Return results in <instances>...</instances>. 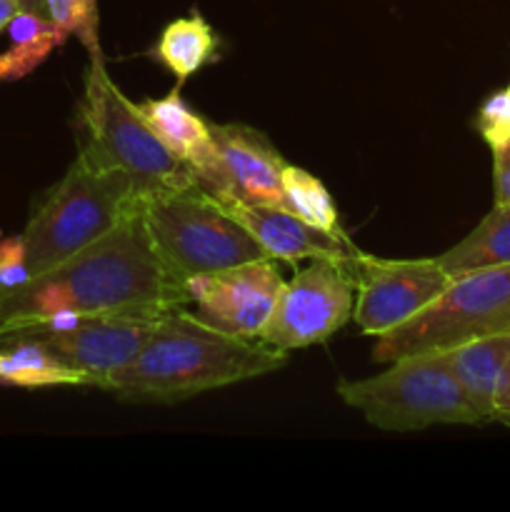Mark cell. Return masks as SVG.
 Masks as SVG:
<instances>
[{"label":"cell","instance_id":"cell-1","mask_svg":"<svg viewBox=\"0 0 510 512\" xmlns=\"http://www.w3.org/2000/svg\"><path fill=\"white\" fill-rule=\"evenodd\" d=\"M188 308L185 283L160 260L143 208L65 263L0 290V330L58 310L83 315H163Z\"/></svg>","mask_w":510,"mask_h":512},{"label":"cell","instance_id":"cell-2","mask_svg":"<svg viewBox=\"0 0 510 512\" xmlns=\"http://www.w3.org/2000/svg\"><path fill=\"white\" fill-rule=\"evenodd\" d=\"M288 353L263 340L238 338L200 323L185 308L165 310L143 350L110 378L105 393L125 403H183L210 390L263 378Z\"/></svg>","mask_w":510,"mask_h":512},{"label":"cell","instance_id":"cell-3","mask_svg":"<svg viewBox=\"0 0 510 512\" xmlns=\"http://www.w3.org/2000/svg\"><path fill=\"white\" fill-rule=\"evenodd\" d=\"M140 208L128 175L80 148L20 233L30 278L98 243Z\"/></svg>","mask_w":510,"mask_h":512},{"label":"cell","instance_id":"cell-4","mask_svg":"<svg viewBox=\"0 0 510 512\" xmlns=\"http://www.w3.org/2000/svg\"><path fill=\"white\" fill-rule=\"evenodd\" d=\"M80 128L85 133L80 148L123 170L140 203L195 185L190 165L155 135L140 105L130 103L123 90L108 78L100 53L90 55L80 100Z\"/></svg>","mask_w":510,"mask_h":512},{"label":"cell","instance_id":"cell-5","mask_svg":"<svg viewBox=\"0 0 510 512\" xmlns=\"http://www.w3.org/2000/svg\"><path fill=\"white\" fill-rule=\"evenodd\" d=\"M335 393L385 433H418L433 425H483L470 408L445 350H423L390 363L385 373L340 380Z\"/></svg>","mask_w":510,"mask_h":512},{"label":"cell","instance_id":"cell-6","mask_svg":"<svg viewBox=\"0 0 510 512\" xmlns=\"http://www.w3.org/2000/svg\"><path fill=\"white\" fill-rule=\"evenodd\" d=\"M143 218L160 260L183 283L268 258L223 203L198 185L148 200Z\"/></svg>","mask_w":510,"mask_h":512},{"label":"cell","instance_id":"cell-7","mask_svg":"<svg viewBox=\"0 0 510 512\" xmlns=\"http://www.w3.org/2000/svg\"><path fill=\"white\" fill-rule=\"evenodd\" d=\"M510 333V265L455 275L420 315L378 338L375 363L423 350H448L488 335Z\"/></svg>","mask_w":510,"mask_h":512},{"label":"cell","instance_id":"cell-8","mask_svg":"<svg viewBox=\"0 0 510 512\" xmlns=\"http://www.w3.org/2000/svg\"><path fill=\"white\" fill-rule=\"evenodd\" d=\"M353 263L318 258L300 270L280 290L260 340L290 353L333 338L353 318L358 293Z\"/></svg>","mask_w":510,"mask_h":512},{"label":"cell","instance_id":"cell-9","mask_svg":"<svg viewBox=\"0 0 510 512\" xmlns=\"http://www.w3.org/2000/svg\"><path fill=\"white\" fill-rule=\"evenodd\" d=\"M353 270L358 283L353 320L363 335L373 338H383L423 313L453 280L438 258L388 260L373 258L363 250Z\"/></svg>","mask_w":510,"mask_h":512},{"label":"cell","instance_id":"cell-10","mask_svg":"<svg viewBox=\"0 0 510 512\" xmlns=\"http://www.w3.org/2000/svg\"><path fill=\"white\" fill-rule=\"evenodd\" d=\"M285 280L275 260L263 258L213 275L185 280L190 315L220 333L258 340Z\"/></svg>","mask_w":510,"mask_h":512},{"label":"cell","instance_id":"cell-11","mask_svg":"<svg viewBox=\"0 0 510 512\" xmlns=\"http://www.w3.org/2000/svg\"><path fill=\"white\" fill-rule=\"evenodd\" d=\"M160 315H93L78 328L40 335L65 365L78 370L88 388L105 390L110 378L143 350Z\"/></svg>","mask_w":510,"mask_h":512},{"label":"cell","instance_id":"cell-12","mask_svg":"<svg viewBox=\"0 0 510 512\" xmlns=\"http://www.w3.org/2000/svg\"><path fill=\"white\" fill-rule=\"evenodd\" d=\"M210 135L223 165L228 200L225 203L273 205L283 208L285 160L263 133L243 123H210Z\"/></svg>","mask_w":510,"mask_h":512},{"label":"cell","instance_id":"cell-13","mask_svg":"<svg viewBox=\"0 0 510 512\" xmlns=\"http://www.w3.org/2000/svg\"><path fill=\"white\" fill-rule=\"evenodd\" d=\"M223 208L248 230L255 243L263 248L270 260L298 263V260H345L353 263L360 250L355 248L345 233H325L313 228L305 220L295 218L285 208L273 205H248V203H223Z\"/></svg>","mask_w":510,"mask_h":512},{"label":"cell","instance_id":"cell-14","mask_svg":"<svg viewBox=\"0 0 510 512\" xmlns=\"http://www.w3.org/2000/svg\"><path fill=\"white\" fill-rule=\"evenodd\" d=\"M445 353H448L450 368H453L455 378H458L460 388H463L465 398H468L470 408L475 410L480 423L485 425L498 420L495 398H498V383L505 360L510 355V333L468 340V343L448 348Z\"/></svg>","mask_w":510,"mask_h":512},{"label":"cell","instance_id":"cell-15","mask_svg":"<svg viewBox=\"0 0 510 512\" xmlns=\"http://www.w3.org/2000/svg\"><path fill=\"white\" fill-rule=\"evenodd\" d=\"M10 45L0 53V83H15L48 60L55 48L68 40V33L45 15L20 10L8 25Z\"/></svg>","mask_w":510,"mask_h":512},{"label":"cell","instance_id":"cell-16","mask_svg":"<svg viewBox=\"0 0 510 512\" xmlns=\"http://www.w3.org/2000/svg\"><path fill=\"white\" fill-rule=\"evenodd\" d=\"M0 385L15 388H53L88 385V380L65 365L43 340L20 338L0 345Z\"/></svg>","mask_w":510,"mask_h":512},{"label":"cell","instance_id":"cell-17","mask_svg":"<svg viewBox=\"0 0 510 512\" xmlns=\"http://www.w3.org/2000/svg\"><path fill=\"white\" fill-rule=\"evenodd\" d=\"M438 263L450 278L510 265V208L495 205L458 245L438 255Z\"/></svg>","mask_w":510,"mask_h":512},{"label":"cell","instance_id":"cell-18","mask_svg":"<svg viewBox=\"0 0 510 512\" xmlns=\"http://www.w3.org/2000/svg\"><path fill=\"white\" fill-rule=\"evenodd\" d=\"M215 50H218V35L203 15L193 13L165 25L158 48H155V58L175 78L185 80L208 65L215 58Z\"/></svg>","mask_w":510,"mask_h":512},{"label":"cell","instance_id":"cell-19","mask_svg":"<svg viewBox=\"0 0 510 512\" xmlns=\"http://www.w3.org/2000/svg\"><path fill=\"white\" fill-rule=\"evenodd\" d=\"M283 208L313 228L325 233H343L338 223V208L328 188L298 165H285L283 170Z\"/></svg>","mask_w":510,"mask_h":512},{"label":"cell","instance_id":"cell-20","mask_svg":"<svg viewBox=\"0 0 510 512\" xmlns=\"http://www.w3.org/2000/svg\"><path fill=\"white\" fill-rule=\"evenodd\" d=\"M48 18L68 35H78L90 55L100 53L98 0H45Z\"/></svg>","mask_w":510,"mask_h":512},{"label":"cell","instance_id":"cell-21","mask_svg":"<svg viewBox=\"0 0 510 512\" xmlns=\"http://www.w3.org/2000/svg\"><path fill=\"white\" fill-rule=\"evenodd\" d=\"M478 130L490 148L498 143H503L505 138H510V95H508V90H498V93H493L483 105H480Z\"/></svg>","mask_w":510,"mask_h":512},{"label":"cell","instance_id":"cell-22","mask_svg":"<svg viewBox=\"0 0 510 512\" xmlns=\"http://www.w3.org/2000/svg\"><path fill=\"white\" fill-rule=\"evenodd\" d=\"M30 280L28 265H25V248L23 238L13 235V238L0 240V290L15 288Z\"/></svg>","mask_w":510,"mask_h":512},{"label":"cell","instance_id":"cell-23","mask_svg":"<svg viewBox=\"0 0 510 512\" xmlns=\"http://www.w3.org/2000/svg\"><path fill=\"white\" fill-rule=\"evenodd\" d=\"M493 190L495 205L510 208V138L493 145Z\"/></svg>","mask_w":510,"mask_h":512},{"label":"cell","instance_id":"cell-24","mask_svg":"<svg viewBox=\"0 0 510 512\" xmlns=\"http://www.w3.org/2000/svg\"><path fill=\"white\" fill-rule=\"evenodd\" d=\"M495 408H498V420H503V423H510V355H508V360H505L503 375H500Z\"/></svg>","mask_w":510,"mask_h":512},{"label":"cell","instance_id":"cell-25","mask_svg":"<svg viewBox=\"0 0 510 512\" xmlns=\"http://www.w3.org/2000/svg\"><path fill=\"white\" fill-rule=\"evenodd\" d=\"M20 13L18 0H0V33L10 25V20Z\"/></svg>","mask_w":510,"mask_h":512},{"label":"cell","instance_id":"cell-26","mask_svg":"<svg viewBox=\"0 0 510 512\" xmlns=\"http://www.w3.org/2000/svg\"><path fill=\"white\" fill-rule=\"evenodd\" d=\"M20 10H28V13L45 15L48 18V8H45V0H18Z\"/></svg>","mask_w":510,"mask_h":512},{"label":"cell","instance_id":"cell-27","mask_svg":"<svg viewBox=\"0 0 510 512\" xmlns=\"http://www.w3.org/2000/svg\"><path fill=\"white\" fill-rule=\"evenodd\" d=\"M508 95H510V85H508Z\"/></svg>","mask_w":510,"mask_h":512}]
</instances>
